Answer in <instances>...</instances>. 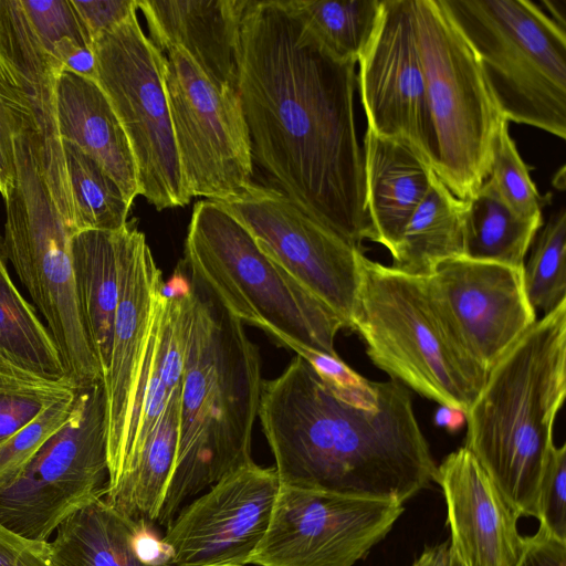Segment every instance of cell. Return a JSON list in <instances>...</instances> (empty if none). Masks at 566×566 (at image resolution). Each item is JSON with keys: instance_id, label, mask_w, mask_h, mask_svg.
Instances as JSON below:
<instances>
[{"instance_id": "10", "label": "cell", "mask_w": 566, "mask_h": 566, "mask_svg": "<svg viewBox=\"0 0 566 566\" xmlns=\"http://www.w3.org/2000/svg\"><path fill=\"white\" fill-rule=\"evenodd\" d=\"M95 81L128 139L138 196L157 210L189 196L178 158L164 81V54L144 33L137 11L93 41Z\"/></svg>"}, {"instance_id": "29", "label": "cell", "mask_w": 566, "mask_h": 566, "mask_svg": "<svg viewBox=\"0 0 566 566\" xmlns=\"http://www.w3.org/2000/svg\"><path fill=\"white\" fill-rule=\"evenodd\" d=\"M0 235V357L40 377L66 376L57 347L34 306L20 293L8 269Z\"/></svg>"}, {"instance_id": "4", "label": "cell", "mask_w": 566, "mask_h": 566, "mask_svg": "<svg viewBox=\"0 0 566 566\" xmlns=\"http://www.w3.org/2000/svg\"><path fill=\"white\" fill-rule=\"evenodd\" d=\"M566 396V301L536 321L490 370L465 412L464 448L520 517L537 516L553 431Z\"/></svg>"}, {"instance_id": "11", "label": "cell", "mask_w": 566, "mask_h": 566, "mask_svg": "<svg viewBox=\"0 0 566 566\" xmlns=\"http://www.w3.org/2000/svg\"><path fill=\"white\" fill-rule=\"evenodd\" d=\"M107 485V405L101 380L76 389L65 423L0 489V523L25 538L49 542L67 517L105 499Z\"/></svg>"}, {"instance_id": "41", "label": "cell", "mask_w": 566, "mask_h": 566, "mask_svg": "<svg viewBox=\"0 0 566 566\" xmlns=\"http://www.w3.org/2000/svg\"><path fill=\"white\" fill-rule=\"evenodd\" d=\"M0 566H55L49 542L25 538L0 523Z\"/></svg>"}, {"instance_id": "14", "label": "cell", "mask_w": 566, "mask_h": 566, "mask_svg": "<svg viewBox=\"0 0 566 566\" xmlns=\"http://www.w3.org/2000/svg\"><path fill=\"white\" fill-rule=\"evenodd\" d=\"M220 203L269 256L352 329L360 248L272 187L254 184L244 195Z\"/></svg>"}, {"instance_id": "22", "label": "cell", "mask_w": 566, "mask_h": 566, "mask_svg": "<svg viewBox=\"0 0 566 566\" xmlns=\"http://www.w3.org/2000/svg\"><path fill=\"white\" fill-rule=\"evenodd\" d=\"M154 523L122 513L105 499L76 511L49 541L55 566H174Z\"/></svg>"}, {"instance_id": "32", "label": "cell", "mask_w": 566, "mask_h": 566, "mask_svg": "<svg viewBox=\"0 0 566 566\" xmlns=\"http://www.w3.org/2000/svg\"><path fill=\"white\" fill-rule=\"evenodd\" d=\"M21 4L46 53L63 70L95 80L93 41L72 0H21Z\"/></svg>"}, {"instance_id": "8", "label": "cell", "mask_w": 566, "mask_h": 566, "mask_svg": "<svg viewBox=\"0 0 566 566\" xmlns=\"http://www.w3.org/2000/svg\"><path fill=\"white\" fill-rule=\"evenodd\" d=\"M502 116L566 138L565 25L531 0H441Z\"/></svg>"}, {"instance_id": "20", "label": "cell", "mask_w": 566, "mask_h": 566, "mask_svg": "<svg viewBox=\"0 0 566 566\" xmlns=\"http://www.w3.org/2000/svg\"><path fill=\"white\" fill-rule=\"evenodd\" d=\"M0 56L29 105L44 179L66 227L74 233L71 188L55 104L56 82L63 67L40 44L21 0H0Z\"/></svg>"}, {"instance_id": "9", "label": "cell", "mask_w": 566, "mask_h": 566, "mask_svg": "<svg viewBox=\"0 0 566 566\" xmlns=\"http://www.w3.org/2000/svg\"><path fill=\"white\" fill-rule=\"evenodd\" d=\"M436 135L434 174L459 199L488 179L504 118L480 61L441 0H412Z\"/></svg>"}, {"instance_id": "45", "label": "cell", "mask_w": 566, "mask_h": 566, "mask_svg": "<svg viewBox=\"0 0 566 566\" xmlns=\"http://www.w3.org/2000/svg\"><path fill=\"white\" fill-rule=\"evenodd\" d=\"M453 558V556H452ZM452 566H459L454 559H452Z\"/></svg>"}, {"instance_id": "28", "label": "cell", "mask_w": 566, "mask_h": 566, "mask_svg": "<svg viewBox=\"0 0 566 566\" xmlns=\"http://www.w3.org/2000/svg\"><path fill=\"white\" fill-rule=\"evenodd\" d=\"M465 201L463 256L523 270L525 255L543 221L526 220L515 214L488 179Z\"/></svg>"}, {"instance_id": "25", "label": "cell", "mask_w": 566, "mask_h": 566, "mask_svg": "<svg viewBox=\"0 0 566 566\" xmlns=\"http://www.w3.org/2000/svg\"><path fill=\"white\" fill-rule=\"evenodd\" d=\"M71 248L80 308L104 377L118 302L117 230L76 232Z\"/></svg>"}, {"instance_id": "5", "label": "cell", "mask_w": 566, "mask_h": 566, "mask_svg": "<svg viewBox=\"0 0 566 566\" xmlns=\"http://www.w3.org/2000/svg\"><path fill=\"white\" fill-rule=\"evenodd\" d=\"M184 265L242 323L281 346L331 356L343 319L258 244L220 202L197 201L185 241Z\"/></svg>"}, {"instance_id": "1", "label": "cell", "mask_w": 566, "mask_h": 566, "mask_svg": "<svg viewBox=\"0 0 566 566\" xmlns=\"http://www.w3.org/2000/svg\"><path fill=\"white\" fill-rule=\"evenodd\" d=\"M355 62L331 55L285 0H248L237 93L253 166L302 210L361 249L368 239Z\"/></svg>"}, {"instance_id": "35", "label": "cell", "mask_w": 566, "mask_h": 566, "mask_svg": "<svg viewBox=\"0 0 566 566\" xmlns=\"http://www.w3.org/2000/svg\"><path fill=\"white\" fill-rule=\"evenodd\" d=\"M488 180L501 200L518 217L543 221V208L551 199L542 196L510 135L509 120L503 118L492 150Z\"/></svg>"}, {"instance_id": "42", "label": "cell", "mask_w": 566, "mask_h": 566, "mask_svg": "<svg viewBox=\"0 0 566 566\" xmlns=\"http://www.w3.org/2000/svg\"><path fill=\"white\" fill-rule=\"evenodd\" d=\"M516 566H566V543L539 528L524 536L523 552Z\"/></svg>"}, {"instance_id": "21", "label": "cell", "mask_w": 566, "mask_h": 566, "mask_svg": "<svg viewBox=\"0 0 566 566\" xmlns=\"http://www.w3.org/2000/svg\"><path fill=\"white\" fill-rule=\"evenodd\" d=\"M248 0H137L149 40L164 54L182 49L223 88L237 91L240 29Z\"/></svg>"}, {"instance_id": "15", "label": "cell", "mask_w": 566, "mask_h": 566, "mask_svg": "<svg viewBox=\"0 0 566 566\" xmlns=\"http://www.w3.org/2000/svg\"><path fill=\"white\" fill-rule=\"evenodd\" d=\"M357 63L367 129L406 144L433 169L436 135L412 0H381L375 31Z\"/></svg>"}, {"instance_id": "34", "label": "cell", "mask_w": 566, "mask_h": 566, "mask_svg": "<svg viewBox=\"0 0 566 566\" xmlns=\"http://www.w3.org/2000/svg\"><path fill=\"white\" fill-rule=\"evenodd\" d=\"M523 282L532 307L549 313L566 301V210L554 211L532 243Z\"/></svg>"}, {"instance_id": "7", "label": "cell", "mask_w": 566, "mask_h": 566, "mask_svg": "<svg viewBox=\"0 0 566 566\" xmlns=\"http://www.w3.org/2000/svg\"><path fill=\"white\" fill-rule=\"evenodd\" d=\"M15 179L3 199V241L9 262L44 317L67 377L76 387L103 380L80 308L71 240L49 190L38 155V136H14Z\"/></svg>"}, {"instance_id": "6", "label": "cell", "mask_w": 566, "mask_h": 566, "mask_svg": "<svg viewBox=\"0 0 566 566\" xmlns=\"http://www.w3.org/2000/svg\"><path fill=\"white\" fill-rule=\"evenodd\" d=\"M358 294L352 329L373 364L391 379L440 406L465 412L489 374L451 338L423 277L357 255Z\"/></svg>"}, {"instance_id": "38", "label": "cell", "mask_w": 566, "mask_h": 566, "mask_svg": "<svg viewBox=\"0 0 566 566\" xmlns=\"http://www.w3.org/2000/svg\"><path fill=\"white\" fill-rule=\"evenodd\" d=\"M27 126L34 128L29 105L0 56V193L3 199L15 179L14 136Z\"/></svg>"}, {"instance_id": "40", "label": "cell", "mask_w": 566, "mask_h": 566, "mask_svg": "<svg viewBox=\"0 0 566 566\" xmlns=\"http://www.w3.org/2000/svg\"><path fill=\"white\" fill-rule=\"evenodd\" d=\"M72 3L92 41L138 10L137 0H72Z\"/></svg>"}, {"instance_id": "17", "label": "cell", "mask_w": 566, "mask_h": 566, "mask_svg": "<svg viewBox=\"0 0 566 566\" xmlns=\"http://www.w3.org/2000/svg\"><path fill=\"white\" fill-rule=\"evenodd\" d=\"M274 468L254 462L182 506L161 537L174 566H248L280 489Z\"/></svg>"}, {"instance_id": "3", "label": "cell", "mask_w": 566, "mask_h": 566, "mask_svg": "<svg viewBox=\"0 0 566 566\" xmlns=\"http://www.w3.org/2000/svg\"><path fill=\"white\" fill-rule=\"evenodd\" d=\"M185 363L178 444L157 523L167 526L185 501L250 464L263 386L258 347L243 323L181 262Z\"/></svg>"}, {"instance_id": "44", "label": "cell", "mask_w": 566, "mask_h": 566, "mask_svg": "<svg viewBox=\"0 0 566 566\" xmlns=\"http://www.w3.org/2000/svg\"><path fill=\"white\" fill-rule=\"evenodd\" d=\"M437 426L444 428L449 432L458 431L465 422L463 411L447 406H440L434 415Z\"/></svg>"}, {"instance_id": "18", "label": "cell", "mask_w": 566, "mask_h": 566, "mask_svg": "<svg viewBox=\"0 0 566 566\" xmlns=\"http://www.w3.org/2000/svg\"><path fill=\"white\" fill-rule=\"evenodd\" d=\"M118 302L103 377L107 405L108 485L119 469L130 403L163 290L161 272L135 222L117 230ZM107 485V486H108Z\"/></svg>"}, {"instance_id": "33", "label": "cell", "mask_w": 566, "mask_h": 566, "mask_svg": "<svg viewBox=\"0 0 566 566\" xmlns=\"http://www.w3.org/2000/svg\"><path fill=\"white\" fill-rule=\"evenodd\" d=\"M76 389L67 376L40 377L0 357V444Z\"/></svg>"}, {"instance_id": "23", "label": "cell", "mask_w": 566, "mask_h": 566, "mask_svg": "<svg viewBox=\"0 0 566 566\" xmlns=\"http://www.w3.org/2000/svg\"><path fill=\"white\" fill-rule=\"evenodd\" d=\"M55 104L61 140L74 144L94 158L133 203L138 185L132 149L97 82L64 69L57 77Z\"/></svg>"}, {"instance_id": "30", "label": "cell", "mask_w": 566, "mask_h": 566, "mask_svg": "<svg viewBox=\"0 0 566 566\" xmlns=\"http://www.w3.org/2000/svg\"><path fill=\"white\" fill-rule=\"evenodd\" d=\"M381 0H285L289 9L334 57L357 63L369 42Z\"/></svg>"}, {"instance_id": "2", "label": "cell", "mask_w": 566, "mask_h": 566, "mask_svg": "<svg viewBox=\"0 0 566 566\" xmlns=\"http://www.w3.org/2000/svg\"><path fill=\"white\" fill-rule=\"evenodd\" d=\"M258 417L283 484L405 504L437 465L406 386L381 381L379 408L352 407L296 355L263 380Z\"/></svg>"}, {"instance_id": "39", "label": "cell", "mask_w": 566, "mask_h": 566, "mask_svg": "<svg viewBox=\"0 0 566 566\" xmlns=\"http://www.w3.org/2000/svg\"><path fill=\"white\" fill-rule=\"evenodd\" d=\"M566 444L553 449L537 502L539 528L566 543Z\"/></svg>"}, {"instance_id": "19", "label": "cell", "mask_w": 566, "mask_h": 566, "mask_svg": "<svg viewBox=\"0 0 566 566\" xmlns=\"http://www.w3.org/2000/svg\"><path fill=\"white\" fill-rule=\"evenodd\" d=\"M443 493L450 551L459 566H516L524 536L516 514L490 476L464 447L437 465L434 480Z\"/></svg>"}, {"instance_id": "27", "label": "cell", "mask_w": 566, "mask_h": 566, "mask_svg": "<svg viewBox=\"0 0 566 566\" xmlns=\"http://www.w3.org/2000/svg\"><path fill=\"white\" fill-rule=\"evenodd\" d=\"M180 387L171 394L144 446L107 489L106 502L129 517L157 523L176 458Z\"/></svg>"}, {"instance_id": "36", "label": "cell", "mask_w": 566, "mask_h": 566, "mask_svg": "<svg viewBox=\"0 0 566 566\" xmlns=\"http://www.w3.org/2000/svg\"><path fill=\"white\" fill-rule=\"evenodd\" d=\"M74 396L50 406L0 444V489L11 483L65 423Z\"/></svg>"}, {"instance_id": "37", "label": "cell", "mask_w": 566, "mask_h": 566, "mask_svg": "<svg viewBox=\"0 0 566 566\" xmlns=\"http://www.w3.org/2000/svg\"><path fill=\"white\" fill-rule=\"evenodd\" d=\"M290 349L314 368L325 386L340 401L367 411L379 408L381 381L367 380L346 365L339 356H331L300 346H291Z\"/></svg>"}, {"instance_id": "24", "label": "cell", "mask_w": 566, "mask_h": 566, "mask_svg": "<svg viewBox=\"0 0 566 566\" xmlns=\"http://www.w3.org/2000/svg\"><path fill=\"white\" fill-rule=\"evenodd\" d=\"M363 158L368 240L384 245L392 255L429 188L433 169L406 144L369 129L364 137Z\"/></svg>"}, {"instance_id": "26", "label": "cell", "mask_w": 566, "mask_h": 566, "mask_svg": "<svg viewBox=\"0 0 566 566\" xmlns=\"http://www.w3.org/2000/svg\"><path fill=\"white\" fill-rule=\"evenodd\" d=\"M465 206L467 201L457 198L432 170L429 188L391 255V268L427 276L442 261L463 256Z\"/></svg>"}, {"instance_id": "43", "label": "cell", "mask_w": 566, "mask_h": 566, "mask_svg": "<svg viewBox=\"0 0 566 566\" xmlns=\"http://www.w3.org/2000/svg\"><path fill=\"white\" fill-rule=\"evenodd\" d=\"M449 541L427 547L411 566H452Z\"/></svg>"}, {"instance_id": "12", "label": "cell", "mask_w": 566, "mask_h": 566, "mask_svg": "<svg viewBox=\"0 0 566 566\" xmlns=\"http://www.w3.org/2000/svg\"><path fill=\"white\" fill-rule=\"evenodd\" d=\"M164 81L189 196L224 202L253 185L250 137L237 91L214 84L180 48L164 53Z\"/></svg>"}, {"instance_id": "16", "label": "cell", "mask_w": 566, "mask_h": 566, "mask_svg": "<svg viewBox=\"0 0 566 566\" xmlns=\"http://www.w3.org/2000/svg\"><path fill=\"white\" fill-rule=\"evenodd\" d=\"M422 277L451 338L488 374L536 322L523 270L460 256Z\"/></svg>"}, {"instance_id": "31", "label": "cell", "mask_w": 566, "mask_h": 566, "mask_svg": "<svg viewBox=\"0 0 566 566\" xmlns=\"http://www.w3.org/2000/svg\"><path fill=\"white\" fill-rule=\"evenodd\" d=\"M73 203L74 233L115 231L128 222L132 203L115 180L90 155L62 142Z\"/></svg>"}, {"instance_id": "13", "label": "cell", "mask_w": 566, "mask_h": 566, "mask_svg": "<svg viewBox=\"0 0 566 566\" xmlns=\"http://www.w3.org/2000/svg\"><path fill=\"white\" fill-rule=\"evenodd\" d=\"M402 504L280 484L255 566H354L391 531Z\"/></svg>"}]
</instances>
